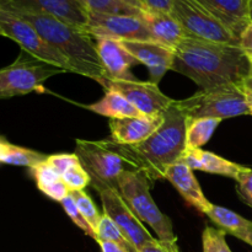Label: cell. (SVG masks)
<instances>
[{
    "label": "cell",
    "instance_id": "1",
    "mask_svg": "<svg viewBox=\"0 0 252 252\" xmlns=\"http://www.w3.org/2000/svg\"><path fill=\"white\" fill-rule=\"evenodd\" d=\"M251 62L239 46L185 37L175 49L171 70L186 75L203 89L243 84Z\"/></svg>",
    "mask_w": 252,
    "mask_h": 252
},
{
    "label": "cell",
    "instance_id": "2",
    "mask_svg": "<svg viewBox=\"0 0 252 252\" xmlns=\"http://www.w3.org/2000/svg\"><path fill=\"white\" fill-rule=\"evenodd\" d=\"M187 121L175 100L164 113L161 126L148 139L134 145L120 144L133 170L144 172L153 184L164 179L166 170L185 154Z\"/></svg>",
    "mask_w": 252,
    "mask_h": 252
},
{
    "label": "cell",
    "instance_id": "3",
    "mask_svg": "<svg viewBox=\"0 0 252 252\" xmlns=\"http://www.w3.org/2000/svg\"><path fill=\"white\" fill-rule=\"evenodd\" d=\"M14 15L29 22L49 44L61 51L71 62L75 73L94 79L105 89L108 81L107 74L98 57L96 43L88 32L51 15L31 12Z\"/></svg>",
    "mask_w": 252,
    "mask_h": 252
},
{
    "label": "cell",
    "instance_id": "4",
    "mask_svg": "<svg viewBox=\"0 0 252 252\" xmlns=\"http://www.w3.org/2000/svg\"><path fill=\"white\" fill-rule=\"evenodd\" d=\"M152 185L144 172L127 170L118 180V191L139 220L155 231L159 240L177 243L171 219L160 211L150 194Z\"/></svg>",
    "mask_w": 252,
    "mask_h": 252
},
{
    "label": "cell",
    "instance_id": "5",
    "mask_svg": "<svg viewBox=\"0 0 252 252\" xmlns=\"http://www.w3.org/2000/svg\"><path fill=\"white\" fill-rule=\"evenodd\" d=\"M75 154L89 176L91 185L118 189V180L127 170H133L120 144L111 138L102 140L76 139Z\"/></svg>",
    "mask_w": 252,
    "mask_h": 252
},
{
    "label": "cell",
    "instance_id": "6",
    "mask_svg": "<svg viewBox=\"0 0 252 252\" xmlns=\"http://www.w3.org/2000/svg\"><path fill=\"white\" fill-rule=\"evenodd\" d=\"M177 103L187 120L209 117L223 121L250 115L243 84L203 89L189 97L177 101Z\"/></svg>",
    "mask_w": 252,
    "mask_h": 252
},
{
    "label": "cell",
    "instance_id": "7",
    "mask_svg": "<svg viewBox=\"0 0 252 252\" xmlns=\"http://www.w3.org/2000/svg\"><path fill=\"white\" fill-rule=\"evenodd\" d=\"M66 73L22 51L16 61L0 69V98H11L36 91L47 79Z\"/></svg>",
    "mask_w": 252,
    "mask_h": 252
},
{
    "label": "cell",
    "instance_id": "8",
    "mask_svg": "<svg viewBox=\"0 0 252 252\" xmlns=\"http://www.w3.org/2000/svg\"><path fill=\"white\" fill-rule=\"evenodd\" d=\"M0 36L15 41L30 56L69 73H75L71 62L56 47L49 44L29 22L2 9L0 10Z\"/></svg>",
    "mask_w": 252,
    "mask_h": 252
},
{
    "label": "cell",
    "instance_id": "9",
    "mask_svg": "<svg viewBox=\"0 0 252 252\" xmlns=\"http://www.w3.org/2000/svg\"><path fill=\"white\" fill-rule=\"evenodd\" d=\"M170 14L181 25L186 37L239 46L238 37L193 0H174Z\"/></svg>",
    "mask_w": 252,
    "mask_h": 252
},
{
    "label": "cell",
    "instance_id": "10",
    "mask_svg": "<svg viewBox=\"0 0 252 252\" xmlns=\"http://www.w3.org/2000/svg\"><path fill=\"white\" fill-rule=\"evenodd\" d=\"M94 189L100 194L103 214L115 221L126 239L137 249L138 252L155 240L123 199L117 189L108 186H95Z\"/></svg>",
    "mask_w": 252,
    "mask_h": 252
},
{
    "label": "cell",
    "instance_id": "11",
    "mask_svg": "<svg viewBox=\"0 0 252 252\" xmlns=\"http://www.w3.org/2000/svg\"><path fill=\"white\" fill-rule=\"evenodd\" d=\"M86 32L93 38L118 41H153V36L142 17L89 12Z\"/></svg>",
    "mask_w": 252,
    "mask_h": 252
},
{
    "label": "cell",
    "instance_id": "12",
    "mask_svg": "<svg viewBox=\"0 0 252 252\" xmlns=\"http://www.w3.org/2000/svg\"><path fill=\"white\" fill-rule=\"evenodd\" d=\"M0 7L12 14L51 15L84 31H86L89 24L88 10L76 0H0Z\"/></svg>",
    "mask_w": 252,
    "mask_h": 252
},
{
    "label": "cell",
    "instance_id": "13",
    "mask_svg": "<svg viewBox=\"0 0 252 252\" xmlns=\"http://www.w3.org/2000/svg\"><path fill=\"white\" fill-rule=\"evenodd\" d=\"M105 90L120 93L144 116L164 115L175 102V100L161 93L158 84L150 80H108Z\"/></svg>",
    "mask_w": 252,
    "mask_h": 252
},
{
    "label": "cell",
    "instance_id": "14",
    "mask_svg": "<svg viewBox=\"0 0 252 252\" xmlns=\"http://www.w3.org/2000/svg\"><path fill=\"white\" fill-rule=\"evenodd\" d=\"M138 63L144 64L150 74V81L159 84L167 70L172 69L175 49L154 41H121Z\"/></svg>",
    "mask_w": 252,
    "mask_h": 252
},
{
    "label": "cell",
    "instance_id": "15",
    "mask_svg": "<svg viewBox=\"0 0 252 252\" xmlns=\"http://www.w3.org/2000/svg\"><path fill=\"white\" fill-rule=\"evenodd\" d=\"M164 121V115L110 120L111 139L121 145H134L150 137Z\"/></svg>",
    "mask_w": 252,
    "mask_h": 252
},
{
    "label": "cell",
    "instance_id": "16",
    "mask_svg": "<svg viewBox=\"0 0 252 252\" xmlns=\"http://www.w3.org/2000/svg\"><path fill=\"white\" fill-rule=\"evenodd\" d=\"M96 49L108 80L135 79L130 68L138 62L125 48L122 42L112 38H96Z\"/></svg>",
    "mask_w": 252,
    "mask_h": 252
},
{
    "label": "cell",
    "instance_id": "17",
    "mask_svg": "<svg viewBox=\"0 0 252 252\" xmlns=\"http://www.w3.org/2000/svg\"><path fill=\"white\" fill-rule=\"evenodd\" d=\"M164 179L169 180L174 185L175 189L189 206L194 207L203 214L209 213L213 204L206 198L198 180L194 176L193 170L184 160L181 159L172 164L165 172Z\"/></svg>",
    "mask_w": 252,
    "mask_h": 252
},
{
    "label": "cell",
    "instance_id": "18",
    "mask_svg": "<svg viewBox=\"0 0 252 252\" xmlns=\"http://www.w3.org/2000/svg\"><path fill=\"white\" fill-rule=\"evenodd\" d=\"M228 27L238 38L250 20L249 0H193Z\"/></svg>",
    "mask_w": 252,
    "mask_h": 252
},
{
    "label": "cell",
    "instance_id": "19",
    "mask_svg": "<svg viewBox=\"0 0 252 252\" xmlns=\"http://www.w3.org/2000/svg\"><path fill=\"white\" fill-rule=\"evenodd\" d=\"M142 20L149 29L153 36V41L165 47L176 49V47L186 37L181 25L171 14L144 10Z\"/></svg>",
    "mask_w": 252,
    "mask_h": 252
},
{
    "label": "cell",
    "instance_id": "20",
    "mask_svg": "<svg viewBox=\"0 0 252 252\" xmlns=\"http://www.w3.org/2000/svg\"><path fill=\"white\" fill-rule=\"evenodd\" d=\"M182 160L191 167L192 170L209 172V174L221 175V176L230 177V179H239L241 172L246 169L240 164L226 160L214 153L207 152L203 149H196L192 152H186L182 157Z\"/></svg>",
    "mask_w": 252,
    "mask_h": 252
},
{
    "label": "cell",
    "instance_id": "21",
    "mask_svg": "<svg viewBox=\"0 0 252 252\" xmlns=\"http://www.w3.org/2000/svg\"><path fill=\"white\" fill-rule=\"evenodd\" d=\"M212 221L225 234L240 239L241 241L252 246V221L243 218L235 212L224 207L213 204L207 214Z\"/></svg>",
    "mask_w": 252,
    "mask_h": 252
},
{
    "label": "cell",
    "instance_id": "22",
    "mask_svg": "<svg viewBox=\"0 0 252 252\" xmlns=\"http://www.w3.org/2000/svg\"><path fill=\"white\" fill-rule=\"evenodd\" d=\"M88 110L97 113V115L105 116V117L112 118H125V117H137V116H144L127 100L120 93L113 90H106V94L101 100L93 105L88 106Z\"/></svg>",
    "mask_w": 252,
    "mask_h": 252
},
{
    "label": "cell",
    "instance_id": "23",
    "mask_svg": "<svg viewBox=\"0 0 252 252\" xmlns=\"http://www.w3.org/2000/svg\"><path fill=\"white\" fill-rule=\"evenodd\" d=\"M47 155L29 148L20 147L10 143L5 137L0 135V165L30 167L43 161Z\"/></svg>",
    "mask_w": 252,
    "mask_h": 252
},
{
    "label": "cell",
    "instance_id": "24",
    "mask_svg": "<svg viewBox=\"0 0 252 252\" xmlns=\"http://www.w3.org/2000/svg\"><path fill=\"white\" fill-rule=\"evenodd\" d=\"M219 118H196L187 121L186 129V152L201 149L216 132L217 127L220 125Z\"/></svg>",
    "mask_w": 252,
    "mask_h": 252
},
{
    "label": "cell",
    "instance_id": "25",
    "mask_svg": "<svg viewBox=\"0 0 252 252\" xmlns=\"http://www.w3.org/2000/svg\"><path fill=\"white\" fill-rule=\"evenodd\" d=\"M86 10L105 15H126L142 17L144 10L125 4L120 0H86Z\"/></svg>",
    "mask_w": 252,
    "mask_h": 252
},
{
    "label": "cell",
    "instance_id": "26",
    "mask_svg": "<svg viewBox=\"0 0 252 252\" xmlns=\"http://www.w3.org/2000/svg\"><path fill=\"white\" fill-rule=\"evenodd\" d=\"M95 240L110 241V243H113L116 244V245L121 246L122 249H125L127 252H138L137 249L126 239V236L123 235L122 231L120 230V228L116 225L115 221H113L110 217L106 216V214H103L100 223H98L97 229H96Z\"/></svg>",
    "mask_w": 252,
    "mask_h": 252
},
{
    "label": "cell",
    "instance_id": "27",
    "mask_svg": "<svg viewBox=\"0 0 252 252\" xmlns=\"http://www.w3.org/2000/svg\"><path fill=\"white\" fill-rule=\"evenodd\" d=\"M71 196H73L76 207H78L81 216H83L84 219L90 224V226L94 229V231H95L96 234V229H97L98 223H100L103 214L100 213V211L97 209L96 204L94 203L91 197L89 196L85 191H74L71 192Z\"/></svg>",
    "mask_w": 252,
    "mask_h": 252
},
{
    "label": "cell",
    "instance_id": "28",
    "mask_svg": "<svg viewBox=\"0 0 252 252\" xmlns=\"http://www.w3.org/2000/svg\"><path fill=\"white\" fill-rule=\"evenodd\" d=\"M62 180H63L64 184L68 186V189L71 192L84 191V189L91 184V177L89 176L86 170L81 166V164L76 165V166L68 170L62 176Z\"/></svg>",
    "mask_w": 252,
    "mask_h": 252
},
{
    "label": "cell",
    "instance_id": "29",
    "mask_svg": "<svg viewBox=\"0 0 252 252\" xmlns=\"http://www.w3.org/2000/svg\"><path fill=\"white\" fill-rule=\"evenodd\" d=\"M61 203H62V206H63L64 211H65L66 216H68L69 218L73 220V223L75 224L78 228H80L81 230L86 234V235H89L90 238L95 239L96 238L95 231H94V229L91 228L90 224H89L88 221L84 219V217L81 216V213L79 212L78 207H76V204H75V201H74L73 196H71V192L68 197H65V198L61 202Z\"/></svg>",
    "mask_w": 252,
    "mask_h": 252
},
{
    "label": "cell",
    "instance_id": "30",
    "mask_svg": "<svg viewBox=\"0 0 252 252\" xmlns=\"http://www.w3.org/2000/svg\"><path fill=\"white\" fill-rule=\"evenodd\" d=\"M32 176H33L34 181H36L37 189H41L43 187L49 186V185L54 184V182L59 181L62 179L58 174L53 170V167L46 161V159L43 161L38 162L34 166L31 167Z\"/></svg>",
    "mask_w": 252,
    "mask_h": 252
},
{
    "label": "cell",
    "instance_id": "31",
    "mask_svg": "<svg viewBox=\"0 0 252 252\" xmlns=\"http://www.w3.org/2000/svg\"><path fill=\"white\" fill-rule=\"evenodd\" d=\"M46 161L53 167L54 171L59 175V176H63L68 170H70L71 167L76 166V165L80 164V160H79L78 155L75 153L73 154H53V155H47Z\"/></svg>",
    "mask_w": 252,
    "mask_h": 252
},
{
    "label": "cell",
    "instance_id": "32",
    "mask_svg": "<svg viewBox=\"0 0 252 252\" xmlns=\"http://www.w3.org/2000/svg\"><path fill=\"white\" fill-rule=\"evenodd\" d=\"M238 182V193L240 198L252 208V169L246 167L240 174Z\"/></svg>",
    "mask_w": 252,
    "mask_h": 252
},
{
    "label": "cell",
    "instance_id": "33",
    "mask_svg": "<svg viewBox=\"0 0 252 252\" xmlns=\"http://www.w3.org/2000/svg\"><path fill=\"white\" fill-rule=\"evenodd\" d=\"M39 191H41L42 193L46 194V196H48L49 198L54 199V201L57 202H62L65 197H68L71 192L62 179L59 180V181L54 182V184L49 185V186L43 187V189H41Z\"/></svg>",
    "mask_w": 252,
    "mask_h": 252
},
{
    "label": "cell",
    "instance_id": "34",
    "mask_svg": "<svg viewBox=\"0 0 252 252\" xmlns=\"http://www.w3.org/2000/svg\"><path fill=\"white\" fill-rule=\"evenodd\" d=\"M220 229L214 226H207L202 235V244H203V252H219L218 238Z\"/></svg>",
    "mask_w": 252,
    "mask_h": 252
},
{
    "label": "cell",
    "instance_id": "35",
    "mask_svg": "<svg viewBox=\"0 0 252 252\" xmlns=\"http://www.w3.org/2000/svg\"><path fill=\"white\" fill-rule=\"evenodd\" d=\"M139 252H181L177 243H167L155 239L150 244L142 249Z\"/></svg>",
    "mask_w": 252,
    "mask_h": 252
},
{
    "label": "cell",
    "instance_id": "36",
    "mask_svg": "<svg viewBox=\"0 0 252 252\" xmlns=\"http://www.w3.org/2000/svg\"><path fill=\"white\" fill-rule=\"evenodd\" d=\"M239 47L252 63V21L249 22L248 26L241 32L240 38H239Z\"/></svg>",
    "mask_w": 252,
    "mask_h": 252
},
{
    "label": "cell",
    "instance_id": "37",
    "mask_svg": "<svg viewBox=\"0 0 252 252\" xmlns=\"http://www.w3.org/2000/svg\"><path fill=\"white\" fill-rule=\"evenodd\" d=\"M145 10H152V11L167 12L170 14L172 9L174 0H140Z\"/></svg>",
    "mask_w": 252,
    "mask_h": 252
},
{
    "label": "cell",
    "instance_id": "38",
    "mask_svg": "<svg viewBox=\"0 0 252 252\" xmlns=\"http://www.w3.org/2000/svg\"><path fill=\"white\" fill-rule=\"evenodd\" d=\"M96 243L100 245L101 252H127L125 249H122L121 246L116 245V244L110 243V241H96Z\"/></svg>",
    "mask_w": 252,
    "mask_h": 252
},
{
    "label": "cell",
    "instance_id": "39",
    "mask_svg": "<svg viewBox=\"0 0 252 252\" xmlns=\"http://www.w3.org/2000/svg\"><path fill=\"white\" fill-rule=\"evenodd\" d=\"M243 88H244V93H245L246 102H248L249 110H250V115L252 116V90H250L249 88H246L244 84H243Z\"/></svg>",
    "mask_w": 252,
    "mask_h": 252
},
{
    "label": "cell",
    "instance_id": "40",
    "mask_svg": "<svg viewBox=\"0 0 252 252\" xmlns=\"http://www.w3.org/2000/svg\"><path fill=\"white\" fill-rule=\"evenodd\" d=\"M120 1L125 2V4H128L130 5V6H134L137 7V9H140V10H145V7L143 6V4L140 2V0H120Z\"/></svg>",
    "mask_w": 252,
    "mask_h": 252
},
{
    "label": "cell",
    "instance_id": "41",
    "mask_svg": "<svg viewBox=\"0 0 252 252\" xmlns=\"http://www.w3.org/2000/svg\"><path fill=\"white\" fill-rule=\"evenodd\" d=\"M243 84L246 86V88H249V89H250V90H252V76L249 75L248 78H246L245 80L243 81Z\"/></svg>",
    "mask_w": 252,
    "mask_h": 252
},
{
    "label": "cell",
    "instance_id": "42",
    "mask_svg": "<svg viewBox=\"0 0 252 252\" xmlns=\"http://www.w3.org/2000/svg\"><path fill=\"white\" fill-rule=\"evenodd\" d=\"M249 7H250V20L252 21V0H249Z\"/></svg>",
    "mask_w": 252,
    "mask_h": 252
},
{
    "label": "cell",
    "instance_id": "43",
    "mask_svg": "<svg viewBox=\"0 0 252 252\" xmlns=\"http://www.w3.org/2000/svg\"><path fill=\"white\" fill-rule=\"evenodd\" d=\"M76 1H78L80 5H83V6L86 9V0H76Z\"/></svg>",
    "mask_w": 252,
    "mask_h": 252
},
{
    "label": "cell",
    "instance_id": "44",
    "mask_svg": "<svg viewBox=\"0 0 252 252\" xmlns=\"http://www.w3.org/2000/svg\"><path fill=\"white\" fill-rule=\"evenodd\" d=\"M250 76H252V63H251V69H250Z\"/></svg>",
    "mask_w": 252,
    "mask_h": 252
},
{
    "label": "cell",
    "instance_id": "45",
    "mask_svg": "<svg viewBox=\"0 0 252 252\" xmlns=\"http://www.w3.org/2000/svg\"><path fill=\"white\" fill-rule=\"evenodd\" d=\"M0 10H1V7H0ZM0 34H1V31H0Z\"/></svg>",
    "mask_w": 252,
    "mask_h": 252
}]
</instances>
